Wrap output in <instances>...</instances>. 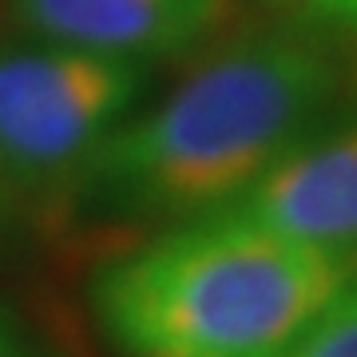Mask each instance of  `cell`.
<instances>
[{"label":"cell","mask_w":357,"mask_h":357,"mask_svg":"<svg viewBox=\"0 0 357 357\" xmlns=\"http://www.w3.org/2000/svg\"><path fill=\"white\" fill-rule=\"evenodd\" d=\"M222 211L302 243L357 250V119L310 135Z\"/></svg>","instance_id":"5"},{"label":"cell","mask_w":357,"mask_h":357,"mask_svg":"<svg viewBox=\"0 0 357 357\" xmlns=\"http://www.w3.org/2000/svg\"><path fill=\"white\" fill-rule=\"evenodd\" d=\"M349 282L357 250L211 211L112 262L91 298L128 357H282Z\"/></svg>","instance_id":"2"},{"label":"cell","mask_w":357,"mask_h":357,"mask_svg":"<svg viewBox=\"0 0 357 357\" xmlns=\"http://www.w3.org/2000/svg\"><path fill=\"white\" fill-rule=\"evenodd\" d=\"M342 88V68L314 36L255 32L119 123L76 178L123 215H211L318 135Z\"/></svg>","instance_id":"1"},{"label":"cell","mask_w":357,"mask_h":357,"mask_svg":"<svg viewBox=\"0 0 357 357\" xmlns=\"http://www.w3.org/2000/svg\"><path fill=\"white\" fill-rule=\"evenodd\" d=\"M0 357H44V354H40L36 345L28 342L4 314H0Z\"/></svg>","instance_id":"8"},{"label":"cell","mask_w":357,"mask_h":357,"mask_svg":"<svg viewBox=\"0 0 357 357\" xmlns=\"http://www.w3.org/2000/svg\"><path fill=\"white\" fill-rule=\"evenodd\" d=\"M282 357H357V282H349Z\"/></svg>","instance_id":"6"},{"label":"cell","mask_w":357,"mask_h":357,"mask_svg":"<svg viewBox=\"0 0 357 357\" xmlns=\"http://www.w3.org/2000/svg\"><path fill=\"white\" fill-rule=\"evenodd\" d=\"M147 64L28 40L0 48V175L76 178L139 96Z\"/></svg>","instance_id":"3"},{"label":"cell","mask_w":357,"mask_h":357,"mask_svg":"<svg viewBox=\"0 0 357 357\" xmlns=\"http://www.w3.org/2000/svg\"><path fill=\"white\" fill-rule=\"evenodd\" d=\"M274 4L290 8L294 16H302L310 28L357 36V0H274Z\"/></svg>","instance_id":"7"},{"label":"cell","mask_w":357,"mask_h":357,"mask_svg":"<svg viewBox=\"0 0 357 357\" xmlns=\"http://www.w3.org/2000/svg\"><path fill=\"white\" fill-rule=\"evenodd\" d=\"M32 40L119 60H163L199 48L227 24L230 0H4Z\"/></svg>","instance_id":"4"}]
</instances>
